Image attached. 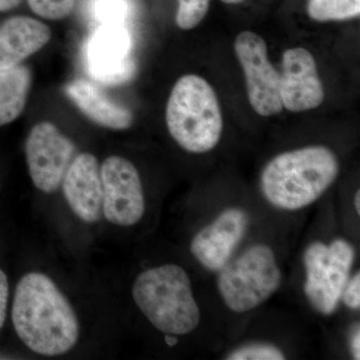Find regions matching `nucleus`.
<instances>
[{
    "mask_svg": "<svg viewBox=\"0 0 360 360\" xmlns=\"http://www.w3.org/2000/svg\"><path fill=\"white\" fill-rule=\"evenodd\" d=\"M11 321L21 342L42 356L68 354L79 341L80 323L75 307L44 272H27L16 284Z\"/></svg>",
    "mask_w": 360,
    "mask_h": 360,
    "instance_id": "nucleus-1",
    "label": "nucleus"
},
{
    "mask_svg": "<svg viewBox=\"0 0 360 360\" xmlns=\"http://www.w3.org/2000/svg\"><path fill=\"white\" fill-rule=\"evenodd\" d=\"M340 172V160L331 149L305 146L274 156L260 175V189L274 207L295 212L319 200Z\"/></svg>",
    "mask_w": 360,
    "mask_h": 360,
    "instance_id": "nucleus-2",
    "label": "nucleus"
},
{
    "mask_svg": "<svg viewBox=\"0 0 360 360\" xmlns=\"http://www.w3.org/2000/svg\"><path fill=\"white\" fill-rule=\"evenodd\" d=\"M137 309L158 331L186 335L200 326V309L184 267L160 265L142 271L131 288Z\"/></svg>",
    "mask_w": 360,
    "mask_h": 360,
    "instance_id": "nucleus-3",
    "label": "nucleus"
},
{
    "mask_svg": "<svg viewBox=\"0 0 360 360\" xmlns=\"http://www.w3.org/2000/svg\"><path fill=\"white\" fill-rule=\"evenodd\" d=\"M165 122L170 136L184 150H212L221 139L224 118L212 85L196 75L180 77L168 97Z\"/></svg>",
    "mask_w": 360,
    "mask_h": 360,
    "instance_id": "nucleus-4",
    "label": "nucleus"
},
{
    "mask_svg": "<svg viewBox=\"0 0 360 360\" xmlns=\"http://www.w3.org/2000/svg\"><path fill=\"white\" fill-rule=\"evenodd\" d=\"M219 271V295L236 314L257 309L278 290L283 281L274 250L260 243L246 248Z\"/></svg>",
    "mask_w": 360,
    "mask_h": 360,
    "instance_id": "nucleus-5",
    "label": "nucleus"
},
{
    "mask_svg": "<svg viewBox=\"0 0 360 360\" xmlns=\"http://www.w3.org/2000/svg\"><path fill=\"white\" fill-rule=\"evenodd\" d=\"M354 259V248L345 239L329 245L314 241L307 246L303 255L304 295L317 312L330 315L338 309Z\"/></svg>",
    "mask_w": 360,
    "mask_h": 360,
    "instance_id": "nucleus-6",
    "label": "nucleus"
},
{
    "mask_svg": "<svg viewBox=\"0 0 360 360\" xmlns=\"http://www.w3.org/2000/svg\"><path fill=\"white\" fill-rule=\"evenodd\" d=\"M103 217L110 224L130 227L146 213V195L141 174L131 161L111 155L101 165Z\"/></svg>",
    "mask_w": 360,
    "mask_h": 360,
    "instance_id": "nucleus-7",
    "label": "nucleus"
},
{
    "mask_svg": "<svg viewBox=\"0 0 360 360\" xmlns=\"http://www.w3.org/2000/svg\"><path fill=\"white\" fill-rule=\"evenodd\" d=\"M234 51L245 73L251 108L264 117L279 115L283 110L281 75L269 61L265 40L255 32H240L234 41Z\"/></svg>",
    "mask_w": 360,
    "mask_h": 360,
    "instance_id": "nucleus-8",
    "label": "nucleus"
},
{
    "mask_svg": "<svg viewBox=\"0 0 360 360\" xmlns=\"http://www.w3.org/2000/svg\"><path fill=\"white\" fill-rule=\"evenodd\" d=\"M75 144L54 123L41 122L30 130L25 158L33 186L41 193H56L75 158Z\"/></svg>",
    "mask_w": 360,
    "mask_h": 360,
    "instance_id": "nucleus-9",
    "label": "nucleus"
},
{
    "mask_svg": "<svg viewBox=\"0 0 360 360\" xmlns=\"http://www.w3.org/2000/svg\"><path fill=\"white\" fill-rule=\"evenodd\" d=\"M90 75L101 84H122L135 75L131 40L122 25H103L90 37L86 49Z\"/></svg>",
    "mask_w": 360,
    "mask_h": 360,
    "instance_id": "nucleus-10",
    "label": "nucleus"
},
{
    "mask_svg": "<svg viewBox=\"0 0 360 360\" xmlns=\"http://www.w3.org/2000/svg\"><path fill=\"white\" fill-rule=\"evenodd\" d=\"M281 94L283 108L291 112L314 110L324 101V87L314 56L302 47L288 49L281 60Z\"/></svg>",
    "mask_w": 360,
    "mask_h": 360,
    "instance_id": "nucleus-11",
    "label": "nucleus"
},
{
    "mask_svg": "<svg viewBox=\"0 0 360 360\" xmlns=\"http://www.w3.org/2000/svg\"><path fill=\"white\" fill-rule=\"evenodd\" d=\"M248 226V215L245 210L227 208L194 236L191 255L206 269L217 271L231 260Z\"/></svg>",
    "mask_w": 360,
    "mask_h": 360,
    "instance_id": "nucleus-12",
    "label": "nucleus"
},
{
    "mask_svg": "<svg viewBox=\"0 0 360 360\" xmlns=\"http://www.w3.org/2000/svg\"><path fill=\"white\" fill-rule=\"evenodd\" d=\"M63 196L71 212L84 224L103 217V182L101 165L90 153L75 155L61 182Z\"/></svg>",
    "mask_w": 360,
    "mask_h": 360,
    "instance_id": "nucleus-13",
    "label": "nucleus"
},
{
    "mask_svg": "<svg viewBox=\"0 0 360 360\" xmlns=\"http://www.w3.org/2000/svg\"><path fill=\"white\" fill-rule=\"evenodd\" d=\"M51 39V30L37 18L16 15L0 25V70L21 65Z\"/></svg>",
    "mask_w": 360,
    "mask_h": 360,
    "instance_id": "nucleus-14",
    "label": "nucleus"
},
{
    "mask_svg": "<svg viewBox=\"0 0 360 360\" xmlns=\"http://www.w3.org/2000/svg\"><path fill=\"white\" fill-rule=\"evenodd\" d=\"M65 91L82 115L99 127L125 130L134 123L131 111L113 103L96 85L86 80H73L66 85Z\"/></svg>",
    "mask_w": 360,
    "mask_h": 360,
    "instance_id": "nucleus-15",
    "label": "nucleus"
},
{
    "mask_svg": "<svg viewBox=\"0 0 360 360\" xmlns=\"http://www.w3.org/2000/svg\"><path fill=\"white\" fill-rule=\"evenodd\" d=\"M32 80V71L27 66L0 70V127L13 122L23 112Z\"/></svg>",
    "mask_w": 360,
    "mask_h": 360,
    "instance_id": "nucleus-16",
    "label": "nucleus"
},
{
    "mask_svg": "<svg viewBox=\"0 0 360 360\" xmlns=\"http://www.w3.org/2000/svg\"><path fill=\"white\" fill-rule=\"evenodd\" d=\"M307 14L317 22L354 20L359 18L360 0H309Z\"/></svg>",
    "mask_w": 360,
    "mask_h": 360,
    "instance_id": "nucleus-17",
    "label": "nucleus"
},
{
    "mask_svg": "<svg viewBox=\"0 0 360 360\" xmlns=\"http://www.w3.org/2000/svg\"><path fill=\"white\" fill-rule=\"evenodd\" d=\"M212 0H177L175 22L182 30H191L200 25L210 11Z\"/></svg>",
    "mask_w": 360,
    "mask_h": 360,
    "instance_id": "nucleus-18",
    "label": "nucleus"
},
{
    "mask_svg": "<svg viewBox=\"0 0 360 360\" xmlns=\"http://www.w3.org/2000/svg\"><path fill=\"white\" fill-rule=\"evenodd\" d=\"M33 13L47 20H63L75 9L77 0H27Z\"/></svg>",
    "mask_w": 360,
    "mask_h": 360,
    "instance_id": "nucleus-19",
    "label": "nucleus"
},
{
    "mask_svg": "<svg viewBox=\"0 0 360 360\" xmlns=\"http://www.w3.org/2000/svg\"><path fill=\"white\" fill-rule=\"evenodd\" d=\"M229 360H283V350L270 343H250L234 349L226 357Z\"/></svg>",
    "mask_w": 360,
    "mask_h": 360,
    "instance_id": "nucleus-20",
    "label": "nucleus"
},
{
    "mask_svg": "<svg viewBox=\"0 0 360 360\" xmlns=\"http://www.w3.org/2000/svg\"><path fill=\"white\" fill-rule=\"evenodd\" d=\"M96 16L103 25H122L125 6L122 0H101L96 6Z\"/></svg>",
    "mask_w": 360,
    "mask_h": 360,
    "instance_id": "nucleus-21",
    "label": "nucleus"
},
{
    "mask_svg": "<svg viewBox=\"0 0 360 360\" xmlns=\"http://www.w3.org/2000/svg\"><path fill=\"white\" fill-rule=\"evenodd\" d=\"M343 302L348 309L357 310L360 307V274L357 272L352 279H348L347 285L341 295Z\"/></svg>",
    "mask_w": 360,
    "mask_h": 360,
    "instance_id": "nucleus-22",
    "label": "nucleus"
},
{
    "mask_svg": "<svg viewBox=\"0 0 360 360\" xmlns=\"http://www.w3.org/2000/svg\"><path fill=\"white\" fill-rule=\"evenodd\" d=\"M9 303V283L6 272L0 269V331L6 321Z\"/></svg>",
    "mask_w": 360,
    "mask_h": 360,
    "instance_id": "nucleus-23",
    "label": "nucleus"
},
{
    "mask_svg": "<svg viewBox=\"0 0 360 360\" xmlns=\"http://www.w3.org/2000/svg\"><path fill=\"white\" fill-rule=\"evenodd\" d=\"M350 350L354 355V359H360V331L359 326H356V329L354 331L350 338Z\"/></svg>",
    "mask_w": 360,
    "mask_h": 360,
    "instance_id": "nucleus-24",
    "label": "nucleus"
},
{
    "mask_svg": "<svg viewBox=\"0 0 360 360\" xmlns=\"http://www.w3.org/2000/svg\"><path fill=\"white\" fill-rule=\"evenodd\" d=\"M22 0H0V13L13 11L20 6Z\"/></svg>",
    "mask_w": 360,
    "mask_h": 360,
    "instance_id": "nucleus-25",
    "label": "nucleus"
},
{
    "mask_svg": "<svg viewBox=\"0 0 360 360\" xmlns=\"http://www.w3.org/2000/svg\"><path fill=\"white\" fill-rule=\"evenodd\" d=\"M354 207L357 214H360V191H356L354 196Z\"/></svg>",
    "mask_w": 360,
    "mask_h": 360,
    "instance_id": "nucleus-26",
    "label": "nucleus"
},
{
    "mask_svg": "<svg viewBox=\"0 0 360 360\" xmlns=\"http://www.w3.org/2000/svg\"><path fill=\"white\" fill-rule=\"evenodd\" d=\"M225 4H239L245 2V0H221Z\"/></svg>",
    "mask_w": 360,
    "mask_h": 360,
    "instance_id": "nucleus-27",
    "label": "nucleus"
}]
</instances>
